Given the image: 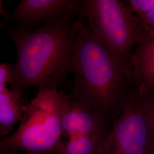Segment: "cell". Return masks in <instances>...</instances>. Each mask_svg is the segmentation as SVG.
<instances>
[{
    "label": "cell",
    "instance_id": "cell-8",
    "mask_svg": "<svg viewBox=\"0 0 154 154\" xmlns=\"http://www.w3.org/2000/svg\"><path fill=\"white\" fill-rule=\"evenodd\" d=\"M130 76L137 89L146 94L154 86V34L141 33L130 63Z\"/></svg>",
    "mask_w": 154,
    "mask_h": 154
},
{
    "label": "cell",
    "instance_id": "cell-9",
    "mask_svg": "<svg viewBox=\"0 0 154 154\" xmlns=\"http://www.w3.org/2000/svg\"><path fill=\"white\" fill-rule=\"evenodd\" d=\"M22 91L13 88L0 90V135H10L16 124L21 121L25 110Z\"/></svg>",
    "mask_w": 154,
    "mask_h": 154
},
{
    "label": "cell",
    "instance_id": "cell-6",
    "mask_svg": "<svg viewBox=\"0 0 154 154\" xmlns=\"http://www.w3.org/2000/svg\"><path fill=\"white\" fill-rule=\"evenodd\" d=\"M80 3L75 0H21L11 17L24 26L44 24L78 14Z\"/></svg>",
    "mask_w": 154,
    "mask_h": 154
},
{
    "label": "cell",
    "instance_id": "cell-2",
    "mask_svg": "<svg viewBox=\"0 0 154 154\" xmlns=\"http://www.w3.org/2000/svg\"><path fill=\"white\" fill-rule=\"evenodd\" d=\"M70 72L73 74L74 99L107 120L116 109L121 110L128 95L125 87L129 77L80 16Z\"/></svg>",
    "mask_w": 154,
    "mask_h": 154
},
{
    "label": "cell",
    "instance_id": "cell-3",
    "mask_svg": "<svg viewBox=\"0 0 154 154\" xmlns=\"http://www.w3.org/2000/svg\"><path fill=\"white\" fill-rule=\"evenodd\" d=\"M68 99L69 96L62 91L39 88L26 103L16 130L1 139L0 151L63 154L62 121Z\"/></svg>",
    "mask_w": 154,
    "mask_h": 154
},
{
    "label": "cell",
    "instance_id": "cell-4",
    "mask_svg": "<svg viewBox=\"0 0 154 154\" xmlns=\"http://www.w3.org/2000/svg\"><path fill=\"white\" fill-rule=\"evenodd\" d=\"M78 15L130 78V59L140 34L137 17L119 0L83 1Z\"/></svg>",
    "mask_w": 154,
    "mask_h": 154
},
{
    "label": "cell",
    "instance_id": "cell-11",
    "mask_svg": "<svg viewBox=\"0 0 154 154\" xmlns=\"http://www.w3.org/2000/svg\"><path fill=\"white\" fill-rule=\"evenodd\" d=\"M126 2L138 18L140 34H154V0H128Z\"/></svg>",
    "mask_w": 154,
    "mask_h": 154
},
{
    "label": "cell",
    "instance_id": "cell-10",
    "mask_svg": "<svg viewBox=\"0 0 154 154\" xmlns=\"http://www.w3.org/2000/svg\"><path fill=\"white\" fill-rule=\"evenodd\" d=\"M107 135H75L67 138L63 154H99Z\"/></svg>",
    "mask_w": 154,
    "mask_h": 154
},
{
    "label": "cell",
    "instance_id": "cell-1",
    "mask_svg": "<svg viewBox=\"0 0 154 154\" xmlns=\"http://www.w3.org/2000/svg\"><path fill=\"white\" fill-rule=\"evenodd\" d=\"M74 17L46 22L36 30L6 28L17 50L11 88L58 90L70 72L78 24Z\"/></svg>",
    "mask_w": 154,
    "mask_h": 154
},
{
    "label": "cell",
    "instance_id": "cell-5",
    "mask_svg": "<svg viewBox=\"0 0 154 154\" xmlns=\"http://www.w3.org/2000/svg\"><path fill=\"white\" fill-rule=\"evenodd\" d=\"M154 124L146 95L128 94L99 154H152Z\"/></svg>",
    "mask_w": 154,
    "mask_h": 154
},
{
    "label": "cell",
    "instance_id": "cell-12",
    "mask_svg": "<svg viewBox=\"0 0 154 154\" xmlns=\"http://www.w3.org/2000/svg\"><path fill=\"white\" fill-rule=\"evenodd\" d=\"M14 65L1 63L0 65V90L7 88L8 85H11L13 80V71Z\"/></svg>",
    "mask_w": 154,
    "mask_h": 154
},
{
    "label": "cell",
    "instance_id": "cell-15",
    "mask_svg": "<svg viewBox=\"0 0 154 154\" xmlns=\"http://www.w3.org/2000/svg\"><path fill=\"white\" fill-rule=\"evenodd\" d=\"M152 154H154V152H153V153H152Z\"/></svg>",
    "mask_w": 154,
    "mask_h": 154
},
{
    "label": "cell",
    "instance_id": "cell-7",
    "mask_svg": "<svg viewBox=\"0 0 154 154\" xmlns=\"http://www.w3.org/2000/svg\"><path fill=\"white\" fill-rule=\"evenodd\" d=\"M62 127L66 138L75 135H107L110 131L103 116L69 96Z\"/></svg>",
    "mask_w": 154,
    "mask_h": 154
},
{
    "label": "cell",
    "instance_id": "cell-13",
    "mask_svg": "<svg viewBox=\"0 0 154 154\" xmlns=\"http://www.w3.org/2000/svg\"><path fill=\"white\" fill-rule=\"evenodd\" d=\"M144 94L146 95L147 99L148 100L149 109L154 124V86L149 90L148 93Z\"/></svg>",
    "mask_w": 154,
    "mask_h": 154
},
{
    "label": "cell",
    "instance_id": "cell-14",
    "mask_svg": "<svg viewBox=\"0 0 154 154\" xmlns=\"http://www.w3.org/2000/svg\"><path fill=\"white\" fill-rule=\"evenodd\" d=\"M0 154H34L32 153H28V152H24L21 151H18L16 150H12V149H6V150H2L1 151Z\"/></svg>",
    "mask_w": 154,
    "mask_h": 154
}]
</instances>
